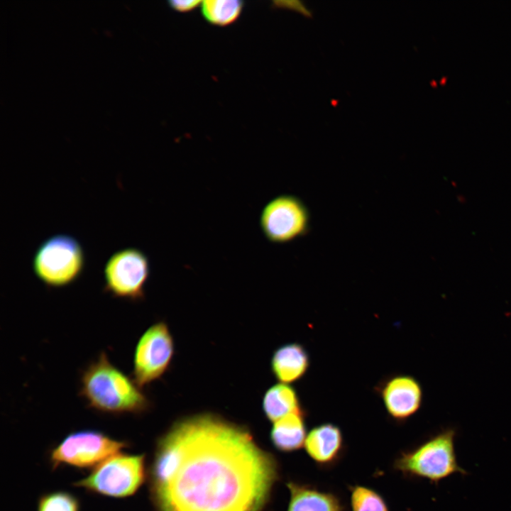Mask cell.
<instances>
[{
    "instance_id": "1",
    "label": "cell",
    "mask_w": 511,
    "mask_h": 511,
    "mask_svg": "<svg viewBox=\"0 0 511 511\" xmlns=\"http://www.w3.org/2000/svg\"><path fill=\"white\" fill-rule=\"evenodd\" d=\"M279 477L247 427L211 412L175 421L148 470L156 511H262Z\"/></svg>"
},
{
    "instance_id": "2",
    "label": "cell",
    "mask_w": 511,
    "mask_h": 511,
    "mask_svg": "<svg viewBox=\"0 0 511 511\" xmlns=\"http://www.w3.org/2000/svg\"><path fill=\"white\" fill-rule=\"evenodd\" d=\"M79 396L87 407L112 414H141L152 403L133 378L113 364L102 351L82 370Z\"/></svg>"
},
{
    "instance_id": "3",
    "label": "cell",
    "mask_w": 511,
    "mask_h": 511,
    "mask_svg": "<svg viewBox=\"0 0 511 511\" xmlns=\"http://www.w3.org/2000/svg\"><path fill=\"white\" fill-rule=\"evenodd\" d=\"M456 434L454 429L447 428L401 451L392 463L393 469L405 478L427 479L436 485L454 473L466 475L457 461Z\"/></svg>"
},
{
    "instance_id": "4",
    "label": "cell",
    "mask_w": 511,
    "mask_h": 511,
    "mask_svg": "<svg viewBox=\"0 0 511 511\" xmlns=\"http://www.w3.org/2000/svg\"><path fill=\"white\" fill-rule=\"evenodd\" d=\"M146 478L145 454L122 451L105 460L72 485L94 495L126 498L135 495Z\"/></svg>"
},
{
    "instance_id": "5",
    "label": "cell",
    "mask_w": 511,
    "mask_h": 511,
    "mask_svg": "<svg viewBox=\"0 0 511 511\" xmlns=\"http://www.w3.org/2000/svg\"><path fill=\"white\" fill-rule=\"evenodd\" d=\"M131 446L130 441L115 439L94 429H84L67 434L48 454L53 471L61 466L92 470L107 458Z\"/></svg>"
},
{
    "instance_id": "6",
    "label": "cell",
    "mask_w": 511,
    "mask_h": 511,
    "mask_svg": "<svg viewBox=\"0 0 511 511\" xmlns=\"http://www.w3.org/2000/svg\"><path fill=\"white\" fill-rule=\"evenodd\" d=\"M85 265L82 246L74 237L55 234L37 248L33 259L35 276L46 286L62 287L75 282Z\"/></svg>"
},
{
    "instance_id": "7",
    "label": "cell",
    "mask_w": 511,
    "mask_h": 511,
    "mask_svg": "<svg viewBox=\"0 0 511 511\" xmlns=\"http://www.w3.org/2000/svg\"><path fill=\"white\" fill-rule=\"evenodd\" d=\"M150 273L146 254L136 248L115 252L104 268V290L114 297L140 301Z\"/></svg>"
},
{
    "instance_id": "8",
    "label": "cell",
    "mask_w": 511,
    "mask_h": 511,
    "mask_svg": "<svg viewBox=\"0 0 511 511\" xmlns=\"http://www.w3.org/2000/svg\"><path fill=\"white\" fill-rule=\"evenodd\" d=\"M174 353V340L167 324L163 321L154 323L136 345L131 377L141 388L159 380L169 369Z\"/></svg>"
},
{
    "instance_id": "9",
    "label": "cell",
    "mask_w": 511,
    "mask_h": 511,
    "mask_svg": "<svg viewBox=\"0 0 511 511\" xmlns=\"http://www.w3.org/2000/svg\"><path fill=\"white\" fill-rule=\"evenodd\" d=\"M259 224L269 242L287 243L308 233L310 214L300 198L293 194H282L265 205Z\"/></svg>"
},
{
    "instance_id": "10",
    "label": "cell",
    "mask_w": 511,
    "mask_h": 511,
    "mask_svg": "<svg viewBox=\"0 0 511 511\" xmlns=\"http://www.w3.org/2000/svg\"><path fill=\"white\" fill-rule=\"evenodd\" d=\"M390 419L403 423L420 408L423 392L420 383L413 376L391 375L382 379L375 387Z\"/></svg>"
},
{
    "instance_id": "11",
    "label": "cell",
    "mask_w": 511,
    "mask_h": 511,
    "mask_svg": "<svg viewBox=\"0 0 511 511\" xmlns=\"http://www.w3.org/2000/svg\"><path fill=\"white\" fill-rule=\"evenodd\" d=\"M304 448L319 468L329 469L336 466L345 453L343 432L331 422L316 425L307 433Z\"/></svg>"
},
{
    "instance_id": "12",
    "label": "cell",
    "mask_w": 511,
    "mask_h": 511,
    "mask_svg": "<svg viewBox=\"0 0 511 511\" xmlns=\"http://www.w3.org/2000/svg\"><path fill=\"white\" fill-rule=\"evenodd\" d=\"M286 485L290 491L287 511H346L339 495L333 492L292 480Z\"/></svg>"
},
{
    "instance_id": "13",
    "label": "cell",
    "mask_w": 511,
    "mask_h": 511,
    "mask_svg": "<svg viewBox=\"0 0 511 511\" xmlns=\"http://www.w3.org/2000/svg\"><path fill=\"white\" fill-rule=\"evenodd\" d=\"M270 366L278 380L282 383H292L307 373L310 366L309 354L300 343L285 344L274 351Z\"/></svg>"
},
{
    "instance_id": "14",
    "label": "cell",
    "mask_w": 511,
    "mask_h": 511,
    "mask_svg": "<svg viewBox=\"0 0 511 511\" xmlns=\"http://www.w3.org/2000/svg\"><path fill=\"white\" fill-rule=\"evenodd\" d=\"M306 411L289 414L273 422L270 439L274 447L282 452H293L304 446L307 435Z\"/></svg>"
},
{
    "instance_id": "15",
    "label": "cell",
    "mask_w": 511,
    "mask_h": 511,
    "mask_svg": "<svg viewBox=\"0 0 511 511\" xmlns=\"http://www.w3.org/2000/svg\"><path fill=\"white\" fill-rule=\"evenodd\" d=\"M262 407L266 418L275 422L285 416L305 410L296 390L285 383H278L264 394Z\"/></svg>"
},
{
    "instance_id": "16",
    "label": "cell",
    "mask_w": 511,
    "mask_h": 511,
    "mask_svg": "<svg viewBox=\"0 0 511 511\" xmlns=\"http://www.w3.org/2000/svg\"><path fill=\"white\" fill-rule=\"evenodd\" d=\"M204 18L210 23L225 26L236 21L240 16L243 1L239 0H208L202 2Z\"/></svg>"
},
{
    "instance_id": "17",
    "label": "cell",
    "mask_w": 511,
    "mask_h": 511,
    "mask_svg": "<svg viewBox=\"0 0 511 511\" xmlns=\"http://www.w3.org/2000/svg\"><path fill=\"white\" fill-rule=\"evenodd\" d=\"M352 511H390L385 498L375 490L363 485L348 487Z\"/></svg>"
},
{
    "instance_id": "18",
    "label": "cell",
    "mask_w": 511,
    "mask_h": 511,
    "mask_svg": "<svg viewBox=\"0 0 511 511\" xmlns=\"http://www.w3.org/2000/svg\"><path fill=\"white\" fill-rule=\"evenodd\" d=\"M80 500L71 492L54 490L41 494L36 511H80Z\"/></svg>"
},
{
    "instance_id": "19",
    "label": "cell",
    "mask_w": 511,
    "mask_h": 511,
    "mask_svg": "<svg viewBox=\"0 0 511 511\" xmlns=\"http://www.w3.org/2000/svg\"><path fill=\"white\" fill-rule=\"evenodd\" d=\"M202 1L196 0L187 1H169V6L178 12H189L201 6Z\"/></svg>"
}]
</instances>
